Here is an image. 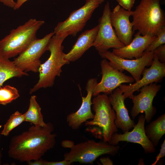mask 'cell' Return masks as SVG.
Here are the masks:
<instances>
[{
	"label": "cell",
	"instance_id": "15",
	"mask_svg": "<svg viewBox=\"0 0 165 165\" xmlns=\"http://www.w3.org/2000/svg\"><path fill=\"white\" fill-rule=\"evenodd\" d=\"M133 13V11L125 9L119 5L110 13L112 25L118 38L125 46L130 43L133 39V24L130 20Z\"/></svg>",
	"mask_w": 165,
	"mask_h": 165
},
{
	"label": "cell",
	"instance_id": "9",
	"mask_svg": "<svg viewBox=\"0 0 165 165\" xmlns=\"http://www.w3.org/2000/svg\"><path fill=\"white\" fill-rule=\"evenodd\" d=\"M111 10L109 3L105 4L103 14L98 20V29L93 46L98 53L109 49H119L125 45L118 38L112 25L110 15Z\"/></svg>",
	"mask_w": 165,
	"mask_h": 165
},
{
	"label": "cell",
	"instance_id": "5",
	"mask_svg": "<svg viewBox=\"0 0 165 165\" xmlns=\"http://www.w3.org/2000/svg\"><path fill=\"white\" fill-rule=\"evenodd\" d=\"M64 148L70 149L64 155V159L72 163H92L99 156L105 154L114 156L118 152L120 146L113 145L103 141L96 142L89 140L74 144L73 141L64 140L61 142Z\"/></svg>",
	"mask_w": 165,
	"mask_h": 165
},
{
	"label": "cell",
	"instance_id": "22",
	"mask_svg": "<svg viewBox=\"0 0 165 165\" xmlns=\"http://www.w3.org/2000/svg\"><path fill=\"white\" fill-rule=\"evenodd\" d=\"M37 97L31 96L30 100V103L28 110L24 113L25 121L29 122L35 126H44L47 123L44 121L41 113V108L37 102Z\"/></svg>",
	"mask_w": 165,
	"mask_h": 165
},
{
	"label": "cell",
	"instance_id": "13",
	"mask_svg": "<svg viewBox=\"0 0 165 165\" xmlns=\"http://www.w3.org/2000/svg\"><path fill=\"white\" fill-rule=\"evenodd\" d=\"M142 75L143 77L134 83L129 85L122 84L119 86L125 99L132 96L135 91H139L144 86L161 81L165 76V64L160 62L154 55L150 67L145 68Z\"/></svg>",
	"mask_w": 165,
	"mask_h": 165
},
{
	"label": "cell",
	"instance_id": "30",
	"mask_svg": "<svg viewBox=\"0 0 165 165\" xmlns=\"http://www.w3.org/2000/svg\"><path fill=\"white\" fill-rule=\"evenodd\" d=\"M0 2L4 5L13 9L16 4V2L13 0H0Z\"/></svg>",
	"mask_w": 165,
	"mask_h": 165
},
{
	"label": "cell",
	"instance_id": "31",
	"mask_svg": "<svg viewBox=\"0 0 165 165\" xmlns=\"http://www.w3.org/2000/svg\"><path fill=\"white\" fill-rule=\"evenodd\" d=\"M100 161L103 165H112L113 162L109 157H101L100 159Z\"/></svg>",
	"mask_w": 165,
	"mask_h": 165
},
{
	"label": "cell",
	"instance_id": "1",
	"mask_svg": "<svg viewBox=\"0 0 165 165\" xmlns=\"http://www.w3.org/2000/svg\"><path fill=\"white\" fill-rule=\"evenodd\" d=\"M50 123L44 126L33 125L27 130L13 137L9 145V156L21 162L41 159L56 142V134Z\"/></svg>",
	"mask_w": 165,
	"mask_h": 165
},
{
	"label": "cell",
	"instance_id": "6",
	"mask_svg": "<svg viewBox=\"0 0 165 165\" xmlns=\"http://www.w3.org/2000/svg\"><path fill=\"white\" fill-rule=\"evenodd\" d=\"M92 103L94 116L92 120L85 122V126L99 127L102 130L103 141L108 142L113 134L118 131L115 123V111L107 94H100L95 96Z\"/></svg>",
	"mask_w": 165,
	"mask_h": 165
},
{
	"label": "cell",
	"instance_id": "8",
	"mask_svg": "<svg viewBox=\"0 0 165 165\" xmlns=\"http://www.w3.org/2000/svg\"><path fill=\"white\" fill-rule=\"evenodd\" d=\"M54 35L52 32L41 39L34 40L13 61L15 65L25 72H38L41 62L40 58L47 50L48 44Z\"/></svg>",
	"mask_w": 165,
	"mask_h": 165
},
{
	"label": "cell",
	"instance_id": "17",
	"mask_svg": "<svg viewBox=\"0 0 165 165\" xmlns=\"http://www.w3.org/2000/svg\"><path fill=\"white\" fill-rule=\"evenodd\" d=\"M112 108L115 111V124L123 133L133 128L136 124L129 116L124 102L125 99L119 87L116 89L108 97Z\"/></svg>",
	"mask_w": 165,
	"mask_h": 165
},
{
	"label": "cell",
	"instance_id": "10",
	"mask_svg": "<svg viewBox=\"0 0 165 165\" xmlns=\"http://www.w3.org/2000/svg\"><path fill=\"white\" fill-rule=\"evenodd\" d=\"M98 53L103 58L109 61L110 63L119 71L128 72L135 82L140 79L143 70L146 67L151 65L154 57L153 51L145 53L140 58L132 60L118 57L108 50Z\"/></svg>",
	"mask_w": 165,
	"mask_h": 165
},
{
	"label": "cell",
	"instance_id": "34",
	"mask_svg": "<svg viewBox=\"0 0 165 165\" xmlns=\"http://www.w3.org/2000/svg\"><path fill=\"white\" fill-rule=\"evenodd\" d=\"M99 5L101 4L105 0H93Z\"/></svg>",
	"mask_w": 165,
	"mask_h": 165
},
{
	"label": "cell",
	"instance_id": "33",
	"mask_svg": "<svg viewBox=\"0 0 165 165\" xmlns=\"http://www.w3.org/2000/svg\"><path fill=\"white\" fill-rule=\"evenodd\" d=\"M28 0H17L16 5L13 9L14 10L18 9L25 2Z\"/></svg>",
	"mask_w": 165,
	"mask_h": 165
},
{
	"label": "cell",
	"instance_id": "32",
	"mask_svg": "<svg viewBox=\"0 0 165 165\" xmlns=\"http://www.w3.org/2000/svg\"><path fill=\"white\" fill-rule=\"evenodd\" d=\"M44 160L41 159L34 160L33 162L30 161L27 162L29 165H44Z\"/></svg>",
	"mask_w": 165,
	"mask_h": 165
},
{
	"label": "cell",
	"instance_id": "3",
	"mask_svg": "<svg viewBox=\"0 0 165 165\" xmlns=\"http://www.w3.org/2000/svg\"><path fill=\"white\" fill-rule=\"evenodd\" d=\"M44 23L32 18L11 30L0 40V56L9 59L21 53L37 38V32Z\"/></svg>",
	"mask_w": 165,
	"mask_h": 165
},
{
	"label": "cell",
	"instance_id": "19",
	"mask_svg": "<svg viewBox=\"0 0 165 165\" xmlns=\"http://www.w3.org/2000/svg\"><path fill=\"white\" fill-rule=\"evenodd\" d=\"M98 29V25L82 33L71 50L65 54V59L70 62L75 61L80 58L86 51L93 46Z\"/></svg>",
	"mask_w": 165,
	"mask_h": 165
},
{
	"label": "cell",
	"instance_id": "35",
	"mask_svg": "<svg viewBox=\"0 0 165 165\" xmlns=\"http://www.w3.org/2000/svg\"><path fill=\"white\" fill-rule=\"evenodd\" d=\"M2 127V126L1 125H0V128ZM0 139H1V138H0Z\"/></svg>",
	"mask_w": 165,
	"mask_h": 165
},
{
	"label": "cell",
	"instance_id": "25",
	"mask_svg": "<svg viewBox=\"0 0 165 165\" xmlns=\"http://www.w3.org/2000/svg\"><path fill=\"white\" fill-rule=\"evenodd\" d=\"M165 43V27L163 28L156 36L155 39L148 46L144 53L153 51L160 45Z\"/></svg>",
	"mask_w": 165,
	"mask_h": 165
},
{
	"label": "cell",
	"instance_id": "2",
	"mask_svg": "<svg viewBox=\"0 0 165 165\" xmlns=\"http://www.w3.org/2000/svg\"><path fill=\"white\" fill-rule=\"evenodd\" d=\"M133 31L142 35L156 36L165 27V18L160 0H141L133 11Z\"/></svg>",
	"mask_w": 165,
	"mask_h": 165
},
{
	"label": "cell",
	"instance_id": "20",
	"mask_svg": "<svg viewBox=\"0 0 165 165\" xmlns=\"http://www.w3.org/2000/svg\"><path fill=\"white\" fill-rule=\"evenodd\" d=\"M145 134L153 145L156 148L165 134V114L159 116L149 122L145 127Z\"/></svg>",
	"mask_w": 165,
	"mask_h": 165
},
{
	"label": "cell",
	"instance_id": "11",
	"mask_svg": "<svg viewBox=\"0 0 165 165\" xmlns=\"http://www.w3.org/2000/svg\"><path fill=\"white\" fill-rule=\"evenodd\" d=\"M102 76L101 81L96 85L93 96H96L101 93L109 95L123 83L133 82V78L125 74L112 66L103 58L100 62Z\"/></svg>",
	"mask_w": 165,
	"mask_h": 165
},
{
	"label": "cell",
	"instance_id": "23",
	"mask_svg": "<svg viewBox=\"0 0 165 165\" xmlns=\"http://www.w3.org/2000/svg\"><path fill=\"white\" fill-rule=\"evenodd\" d=\"M25 119L24 113L22 114L18 111L15 112L10 116L4 124L1 134L7 136L13 129L24 122Z\"/></svg>",
	"mask_w": 165,
	"mask_h": 165
},
{
	"label": "cell",
	"instance_id": "27",
	"mask_svg": "<svg viewBox=\"0 0 165 165\" xmlns=\"http://www.w3.org/2000/svg\"><path fill=\"white\" fill-rule=\"evenodd\" d=\"M119 5L127 10H131L135 3V0H116Z\"/></svg>",
	"mask_w": 165,
	"mask_h": 165
},
{
	"label": "cell",
	"instance_id": "14",
	"mask_svg": "<svg viewBox=\"0 0 165 165\" xmlns=\"http://www.w3.org/2000/svg\"><path fill=\"white\" fill-rule=\"evenodd\" d=\"M145 121L144 115L139 116L138 121L131 131H127L123 134L114 133L108 142L111 145H118L120 141H127L140 145L143 148L146 154L153 153L155 152L156 148L146 136L145 131Z\"/></svg>",
	"mask_w": 165,
	"mask_h": 165
},
{
	"label": "cell",
	"instance_id": "26",
	"mask_svg": "<svg viewBox=\"0 0 165 165\" xmlns=\"http://www.w3.org/2000/svg\"><path fill=\"white\" fill-rule=\"evenodd\" d=\"M154 55L161 63H165V44H163L155 49L153 51Z\"/></svg>",
	"mask_w": 165,
	"mask_h": 165
},
{
	"label": "cell",
	"instance_id": "4",
	"mask_svg": "<svg viewBox=\"0 0 165 165\" xmlns=\"http://www.w3.org/2000/svg\"><path fill=\"white\" fill-rule=\"evenodd\" d=\"M64 39L54 35L48 46L47 50L50 52L48 59L41 64L38 70L39 79L37 82L30 90L31 94L42 88L53 86L56 76H60L64 65L69 63L64 58L62 45Z\"/></svg>",
	"mask_w": 165,
	"mask_h": 165
},
{
	"label": "cell",
	"instance_id": "24",
	"mask_svg": "<svg viewBox=\"0 0 165 165\" xmlns=\"http://www.w3.org/2000/svg\"><path fill=\"white\" fill-rule=\"evenodd\" d=\"M20 96L15 87L7 85L0 87V104L5 105L16 100Z\"/></svg>",
	"mask_w": 165,
	"mask_h": 165
},
{
	"label": "cell",
	"instance_id": "21",
	"mask_svg": "<svg viewBox=\"0 0 165 165\" xmlns=\"http://www.w3.org/2000/svg\"><path fill=\"white\" fill-rule=\"evenodd\" d=\"M28 75L26 72L18 68L13 61L0 56V87L5 81L10 79Z\"/></svg>",
	"mask_w": 165,
	"mask_h": 165
},
{
	"label": "cell",
	"instance_id": "7",
	"mask_svg": "<svg viewBox=\"0 0 165 165\" xmlns=\"http://www.w3.org/2000/svg\"><path fill=\"white\" fill-rule=\"evenodd\" d=\"M99 5L93 0H86L83 6L72 11L65 21L58 23L54 29V35L64 39L69 35L76 36Z\"/></svg>",
	"mask_w": 165,
	"mask_h": 165
},
{
	"label": "cell",
	"instance_id": "28",
	"mask_svg": "<svg viewBox=\"0 0 165 165\" xmlns=\"http://www.w3.org/2000/svg\"><path fill=\"white\" fill-rule=\"evenodd\" d=\"M165 156V140L164 139L161 145V148L160 149L159 153L156 157L155 161L151 165H156L158 161L161 158Z\"/></svg>",
	"mask_w": 165,
	"mask_h": 165
},
{
	"label": "cell",
	"instance_id": "12",
	"mask_svg": "<svg viewBox=\"0 0 165 165\" xmlns=\"http://www.w3.org/2000/svg\"><path fill=\"white\" fill-rule=\"evenodd\" d=\"M161 88L160 84L152 83L141 88L140 92L138 95H133L129 98L133 103L130 112L133 119L140 113L144 112L145 121L150 122L156 112V108L152 105L153 101Z\"/></svg>",
	"mask_w": 165,
	"mask_h": 165
},
{
	"label": "cell",
	"instance_id": "29",
	"mask_svg": "<svg viewBox=\"0 0 165 165\" xmlns=\"http://www.w3.org/2000/svg\"><path fill=\"white\" fill-rule=\"evenodd\" d=\"M72 163L69 161L64 159L63 160L59 161H44V165H70Z\"/></svg>",
	"mask_w": 165,
	"mask_h": 165
},
{
	"label": "cell",
	"instance_id": "16",
	"mask_svg": "<svg viewBox=\"0 0 165 165\" xmlns=\"http://www.w3.org/2000/svg\"><path fill=\"white\" fill-rule=\"evenodd\" d=\"M97 83L96 78H91L88 80L86 87L87 94L86 97H82L81 106L77 111L72 112L67 116V122L69 126L73 130L78 129L83 123L93 118L94 114L91 111V106L92 105L91 99L93 90Z\"/></svg>",
	"mask_w": 165,
	"mask_h": 165
},
{
	"label": "cell",
	"instance_id": "18",
	"mask_svg": "<svg viewBox=\"0 0 165 165\" xmlns=\"http://www.w3.org/2000/svg\"><path fill=\"white\" fill-rule=\"evenodd\" d=\"M138 31L128 45L119 49H113L112 53L116 56L125 59H138L142 57L148 46L156 36L141 35Z\"/></svg>",
	"mask_w": 165,
	"mask_h": 165
}]
</instances>
